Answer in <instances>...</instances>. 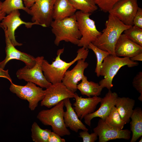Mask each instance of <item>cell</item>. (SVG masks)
Instances as JSON below:
<instances>
[{
    "mask_svg": "<svg viewBox=\"0 0 142 142\" xmlns=\"http://www.w3.org/2000/svg\"><path fill=\"white\" fill-rule=\"evenodd\" d=\"M114 50L116 56L130 58L142 53V46L131 41L123 34L118 39Z\"/></svg>",
    "mask_w": 142,
    "mask_h": 142,
    "instance_id": "18",
    "label": "cell"
},
{
    "mask_svg": "<svg viewBox=\"0 0 142 142\" xmlns=\"http://www.w3.org/2000/svg\"><path fill=\"white\" fill-rule=\"evenodd\" d=\"M65 140L61 138V136L57 134L53 131L51 132L49 136L48 142H65Z\"/></svg>",
    "mask_w": 142,
    "mask_h": 142,
    "instance_id": "34",
    "label": "cell"
},
{
    "mask_svg": "<svg viewBox=\"0 0 142 142\" xmlns=\"http://www.w3.org/2000/svg\"><path fill=\"white\" fill-rule=\"evenodd\" d=\"M137 0H120L113 6L108 12L124 24L133 26V19L139 8Z\"/></svg>",
    "mask_w": 142,
    "mask_h": 142,
    "instance_id": "11",
    "label": "cell"
},
{
    "mask_svg": "<svg viewBox=\"0 0 142 142\" xmlns=\"http://www.w3.org/2000/svg\"><path fill=\"white\" fill-rule=\"evenodd\" d=\"M64 50V48L58 50L57 56L51 64L44 59L42 62V68L44 75L51 84L62 82L68 69L78 60L82 59L85 60L89 53L88 48L82 47L78 50L77 55L74 59L68 62L61 58V55Z\"/></svg>",
    "mask_w": 142,
    "mask_h": 142,
    "instance_id": "1",
    "label": "cell"
},
{
    "mask_svg": "<svg viewBox=\"0 0 142 142\" xmlns=\"http://www.w3.org/2000/svg\"><path fill=\"white\" fill-rule=\"evenodd\" d=\"M20 13L18 10H14L6 16L0 23L2 27L6 32L10 40L15 47L22 45L16 41L15 32L21 25L24 24L27 28H30L34 25L39 24L36 22H26L22 20L20 17Z\"/></svg>",
    "mask_w": 142,
    "mask_h": 142,
    "instance_id": "12",
    "label": "cell"
},
{
    "mask_svg": "<svg viewBox=\"0 0 142 142\" xmlns=\"http://www.w3.org/2000/svg\"><path fill=\"white\" fill-rule=\"evenodd\" d=\"M104 121L108 125L121 129H122L126 124L121 118L115 106L112 107Z\"/></svg>",
    "mask_w": 142,
    "mask_h": 142,
    "instance_id": "27",
    "label": "cell"
},
{
    "mask_svg": "<svg viewBox=\"0 0 142 142\" xmlns=\"http://www.w3.org/2000/svg\"><path fill=\"white\" fill-rule=\"evenodd\" d=\"M123 32L129 39L142 46V29L133 26L125 30Z\"/></svg>",
    "mask_w": 142,
    "mask_h": 142,
    "instance_id": "29",
    "label": "cell"
},
{
    "mask_svg": "<svg viewBox=\"0 0 142 142\" xmlns=\"http://www.w3.org/2000/svg\"><path fill=\"white\" fill-rule=\"evenodd\" d=\"M55 38L54 43L58 46L62 41L78 45L81 37L75 14L62 19L53 20L50 26Z\"/></svg>",
    "mask_w": 142,
    "mask_h": 142,
    "instance_id": "3",
    "label": "cell"
},
{
    "mask_svg": "<svg viewBox=\"0 0 142 142\" xmlns=\"http://www.w3.org/2000/svg\"><path fill=\"white\" fill-rule=\"evenodd\" d=\"M75 102L74 109L77 116L81 120L87 115L94 112L102 98L98 96L83 98L75 93Z\"/></svg>",
    "mask_w": 142,
    "mask_h": 142,
    "instance_id": "17",
    "label": "cell"
},
{
    "mask_svg": "<svg viewBox=\"0 0 142 142\" xmlns=\"http://www.w3.org/2000/svg\"><path fill=\"white\" fill-rule=\"evenodd\" d=\"M105 26L101 34L92 43L110 54L116 55L115 47L118 39L125 30L131 26L124 24L115 16L109 13Z\"/></svg>",
    "mask_w": 142,
    "mask_h": 142,
    "instance_id": "2",
    "label": "cell"
},
{
    "mask_svg": "<svg viewBox=\"0 0 142 142\" xmlns=\"http://www.w3.org/2000/svg\"><path fill=\"white\" fill-rule=\"evenodd\" d=\"M2 11L8 14L12 11L22 9L29 14V8L26 7L23 0H5L2 2Z\"/></svg>",
    "mask_w": 142,
    "mask_h": 142,
    "instance_id": "26",
    "label": "cell"
},
{
    "mask_svg": "<svg viewBox=\"0 0 142 142\" xmlns=\"http://www.w3.org/2000/svg\"><path fill=\"white\" fill-rule=\"evenodd\" d=\"M64 102L66 110L64 112L63 116L66 127L76 133L79 130L88 131V129L79 119L72 107L70 99L64 100Z\"/></svg>",
    "mask_w": 142,
    "mask_h": 142,
    "instance_id": "19",
    "label": "cell"
},
{
    "mask_svg": "<svg viewBox=\"0 0 142 142\" xmlns=\"http://www.w3.org/2000/svg\"><path fill=\"white\" fill-rule=\"evenodd\" d=\"M98 136L94 132L89 134L88 131H83L79 133V137L82 139L83 142H94L97 139Z\"/></svg>",
    "mask_w": 142,
    "mask_h": 142,
    "instance_id": "32",
    "label": "cell"
},
{
    "mask_svg": "<svg viewBox=\"0 0 142 142\" xmlns=\"http://www.w3.org/2000/svg\"><path fill=\"white\" fill-rule=\"evenodd\" d=\"M135 104L134 99L128 97H118L117 98L115 106L121 118L126 124L130 121Z\"/></svg>",
    "mask_w": 142,
    "mask_h": 142,
    "instance_id": "21",
    "label": "cell"
},
{
    "mask_svg": "<svg viewBox=\"0 0 142 142\" xmlns=\"http://www.w3.org/2000/svg\"><path fill=\"white\" fill-rule=\"evenodd\" d=\"M138 64V62L131 60L129 58H121L109 54L105 58L101 65L100 75L104 76V78L99 84L103 88L110 89L113 86V79L121 67L125 65L133 67Z\"/></svg>",
    "mask_w": 142,
    "mask_h": 142,
    "instance_id": "4",
    "label": "cell"
},
{
    "mask_svg": "<svg viewBox=\"0 0 142 142\" xmlns=\"http://www.w3.org/2000/svg\"><path fill=\"white\" fill-rule=\"evenodd\" d=\"M36 63L33 67L29 68L25 66L17 72L16 76L19 79L32 82L42 88H47L51 84L46 79L43 73L42 64L43 56L36 58Z\"/></svg>",
    "mask_w": 142,
    "mask_h": 142,
    "instance_id": "9",
    "label": "cell"
},
{
    "mask_svg": "<svg viewBox=\"0 0 142 142\" xmlns=\"http://www.w3.org/2000/svg\"><path fill=\"white\" fill-rule=\"evenodd\" d=\"M74 68L65 72L62 82L70 91L75 93L77 90V85L79 81L85 75V70L88 67V63L81 59L77 61Z\"/></svg>",
    "mask_w": 142,
    "mask_h": 142,
    "instance_id": "16",
    "label": "cell"
},
{
    "mask_svg": "<svg viewBox=\"0 0 142 142\" xmlns=\"http://www.w3.org/2000/svg\"><path fill=\"white\" fill-rule=\"evenodd\" d=\"M4 31L6 43L5 50L6 56L3 60L0 62V67L4 69L8 62L13 59L18 60L23 62L26 66L29 68L34 67L36 63V58L29 54L21 52L16 49L12 43L6 32Z\"/></svg>",
    "mask_w": 142,
    "mask_h": 142,
    "instance_id": "14",
    "label": "cell"
},
{
    "mask_svg": "<svg viewBox=\"0 0 142 142\" xmlns=\"http://www.w3.org/2000/svg\"><path fill=\"white\" fill-rule=\"evenodd\" d=\"M44 98L40 105L50 108L61 101L74 98L75 93L69 90L62 82L51 84L45 90Z\"/></svg>",
    "mask_w": 142,
    "mask_h": 142,
    "instance_id": "10",
    "label": "cell"
},
{
    "mask_svg": "<svg viewBox=\"0 0 142 142\" xmlns=\"http://www.w3.org/2000/svg\"><path fill=\"white\" fill-rule=\"evenodd\" d=\"M0 77L6 78L11 83L12 82V79L9 74L8 69L5 70L0 67Z\"/></svg>",
    "mask_w": 142,
    "mask_h": 142,
    "instance_id": "35",
    "label": "cell"
},
{
    "mask_svg": "<svg viewBox=\"0 0 142 142\" xmlns=\"http://www.w3.org/2000/svg\"><path fill=\"white\" fill-rule=\"evenodd\" d=\"M103 87L99 84L88 80L87 77L84 76L82 81L77 85V89L83 95L89 97L98 96L101 94Z\"/></svg>",
    "mask_w": 142,
    "mask_h": 142,
    "instance_id": "23",
    "label": "cell"
},
{
    "mask_svg": "<svg viewBox=\"0 0 142 142\" xmlns=\"http://www.w3.org/2000/svg\"><path fill=\"white\" fill-rule=\"evenodd\" d=\"M64 106L63 100L50 109L40 111L37 116V118L43 124L50 126L53 131L61 137L70 134L64 122Z\"/></svg>",
    "mask_w": 142,
    "mask_h": 142,
    "instance_id": "5",
    "label": "cell"
},
{
    "mask_svg": "<svg viewBox=\"0 0 142 142\" xmlns=\"http://www.w3.org/2000/svg\"><path fill=\"white\" fill-rule=\"evenodd\" d=\"M88 48L91 49L96 55L97 62L95 72L97 76L99 77L100 76V72L101 66L104 59L110 54L108 52L102 50L95 46L92 43L89 44Z\"/></svg>",
    "mask_w": 142,
    "mask_h": 142,
    "instance_id": "28",
    "label": "cell"
},
{
    "mask_svg": "<svg viewBox=\"0 0 142 142\" xmlns=\"http://www.w3.org/2000/svg\"><path fill=\"white\" fill-rule=\"evenodd\" d=\"M133 86L140 94L138 99L142 101V72H139L134 77L132 82Z\"/></svg>",
    "mask_w": 142,
    "mask_h": 142,
    "instance_id": "31",
    "label": "cell"
},
{
    "mask_svg": "<svg viewBox=\"0 0 142 142\" xmlns=\"http://www.w3.org/2000/svg\"><path fill=\"white\" fill-rule=\"evenodd\" d=\"M92 13H84L78 11L75 15L81 37L77 45L88 48L89 44L94 41L102 34L97 29L95 21L90 16Z\"/></svg>",
    "mask_w": 142,
    "mask_h": 142,
    "instance_id": "6",
    "label": "cell"
},
{
    "mask_svg": "<svg viewBox=\"0 0 142 142\" xmlns=\"http://www.w3.org/2000/svg\"><path fill=\"white\" fill-rule=\"evenodd\" d=\"M139 142H142V137L141 136V138L140 139V140L139 141Z\"/></svg>",
    "mask_w": 142,
    "mask_h": 142,
    "instance_id": "39",
    "label": "cell"
},
{
    "mask_svg": "<svg viewBox=\"0 0 142 142\" xmlns=\"http://www.w3.org/2000/svg\"><path fill=\"white\" fill-rule=\"evenodd\" d=\"M94 132L99 136V142H106L117 139L129 140L131 131L127 129H121L112 127L100 119L96 127L93 129Z\"/></svg>",
    "mask_w": 142,
    "mask_h": 142,
    "instance_id": "13",
    "label": "cell"
},
{
    "mask_svg": "<svg viewBox=\"0 0 142 142\" xmlns=\"http://www.w3.org/2000/svg\"><path fill=\"white\" fill-rule=\"evenodd\" d=\"M108 90L105 97L102 98L99 108L84 118L85 123L89 126H91V120L94 118L99 117L104 120L112 107L115 106L118 95L116 92H112L110 89Z\"/></svg>",
    "mask_w": 142,
    "mask_h": 142,
    "instance_id": "15",
    "label": "cell"
},
{
    "mask_svg": "<svg viewBox=\"0 0 142 142\" xmlns=\"http://www.w3.org/2000/svg\"><path fill=\"white\" fill-rule=\"evenodd\" d=\"M10 91L22 99L27 100L29 103V108L33 111L37 106L39 102L44 96L45 90L34 83L27 82L25 85L22 86L11 83Z\"/></svg>",
    "mask_w": 142,
    "mask_h": 142,
    "instance_id": "7",
    "label": "cell"
},
{
    "mask_svg": "<svg viewBox=\"0 0 142 142\" xmlns=\"http://www.w3.org/2000/svg\"><path fill=\"white\" fill-rule=\"evenodd\" d=\"M100 10L103 12H108L114 4L120 0H94Z\"/></svg>",
    "mask_w": 142,
    "mask_h": 142,
    "instance_id": "30",
    "label": "cell"
},
{
    "mask_svg": "<svg viewBox=\"0 0 142 142\" xmlns=\"http://www.w3.org/2000/svg\"><path fill=\"white\" fill-rule=\"evenodd\" d=\"M31 138L34 142H48L51 132L50 130L41 128L36 122H34L31 128Z\"/></svg>",
    "mask_w": 142,
    "mask_h": 142,
    "instance_id": "24",
    "label": "cell"
},
{
    "mask_svg": "<svg viewBox=\"0 0 142 142\" xmlns=\"http://www.w3.org/2000/svg\"><path fill=\"white\" fill-rule=\"evenodd\" d=\"M56 0H36L29 8L32 22L43 27H48L53 21V6Z\"/></svg>",
    "mask_w": 142,
    "mask_h": 142,
    "instance_id": "8",
    "label": "cell"
},
{
    "mask_svg": "<svg viewBox=\"0 0 142 142\" xmlns=\"http://www.w3.org/2000/svg\"><path fill=\"white\" fill-rule=\"evenodd\" d=\"M130 58L131 60L134 61H142V53L138 54Z\"/></svg>",
    "mask_w": 142,
    "mask_h": 142,
    "instance_id": "37",
    "label": "cell"
},
{
    "mask_svg": "<svg viewBox=\"0 0 142 142\" xmlns=\"http://www.w3.org/2000/svg\"><path fill=\"white\" fill-rule=\"evenodd\" d=\"M77 9L69 0H56L53 6V18L59 20L75 14Z\"/></svg>",
    "mask_w": 142,
    "mask_h": 142,
    "instance_id": "20",
    "label": "cell"
},
{
    "mask_svg": "<svg viewBox=\"0 0 142 142\" xmlns=\"http://www.w3.org/2000/svg\"><path fill=\"white\" fill-rule=\"evenodd\" d=\"M77 10L84 13H92L98 9L94 0H69Z\"/></svg>",
    "mask_w": 142,
    "mask_h": 142,
    "instance_id": "25",
    "label": "cell"
},
{
    "mask_svg": "<svg viewBox=\"0 0 142 142\" xmlns=\"http://www.w3.org/2000/svg\"><path fill=\"white\" fill-rule=\"evenodd\" d=\"M130 129L132 133L130 142H136L142 135V110L141 108L134 109L130 117Z\"/></svg>",
    "mask_w": 142,
    "mask_h": 142,
    "instance_id": "22",
    "label": "cell"
},
{
    "mask_svg": "<svg viewBox=\"0 0 142 142\" xmlns=\"http://www.w3.org/2000/svg\"><path fill=\"white\" fill-rule=\"evenodd\" d=\"M36 0H23L24 6L29 8L33 4Z\"/></svg>",
    "mask_w": 142,
    "mask_h": 142,
    "instance_id": "36",
    "label": "cell"
},
{
    "mask_svg": "<svg viewBox=\"0 0 142 142\" xmlns=\"http://www.w3.org/2000/svg\"><path fill=\"white\" fill-rule=\"evenodd\" d=\"M2 3V2L0 1V22L1 21H2L5 17L6 16V14L2 11L1 8Z\"/></svg>",
    "mask_w": 142,
    "mask_h": 142,
    "instance_id": "38",
    "label": "cell"
},
{
    "mask_svg": "<svg viewBox=\"0 0 142 142\" xmlns=\"http://www.w3.org/2000/svg\"><path fill=\"white\" fill-rule=\"evenodd\" d=\"M134 26L142 29V9L139 7L133 19Z\"/></svg>",
    "mask_w": 142,
    "mask_h": 142,
    "instance_id": "33",
    "label": "cell"
}]
</instances>
